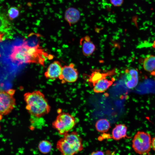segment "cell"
I'll use <instances>...</instances> for the list:
<instances>
[{
  "label": "cell",
  "mask_w": 155,
  "mask_h": 155,
  "mask_svg": "<svg viewBox=\"0 0 155 155\" xmlns=\"http://www.w3.org/2000/svg\"><path fill=\"white\" fill-rule=\"evenodd\" d=\"M78 76V71L75 68L74 64L71 63L68 65H65L63 67L61 74L58 78L61 81V83L63 84L75 82Z\"/></svg>",
  "instance_id": "cell-7"
},
{
  "label": "cell",
  "mask_w": 155,
  "mask_h": 155,
  "mask_svg": "<svg viewBox=\"0 0 155 155\" xmlns=\"http://www.w3.org/2000/svg\"><path fill=\"white\" fill-rule=\"evenodd\" d=\"M151 74L153 76H155V70L154 72L151 73Z\"/></svg>",
  "instance_id": "cell-25"
},
{
  "label": "cell",
  "mask_w": 155,
  "mask_h": 155,
  "mask_svg": "<svg viewBox=\"0 0 155 155\" xmlns=\"http://www.w3.org/2000/svg\"><path fill=\"white\" fill-rule=\"evenodd\" d=\"M96 130L100 133L107 132L110 128V124L109 121L106 119H101L98 120L95 125Z\"/></svg>",
  "instance_id": "cell-17"
},
{
  "label": "cell",
  "mask_w": 155,
  "mask_h": 155,
  "mask_svg": "<svg viewBox=\"0 0 155 155\" xmlns=\"http://www.w3.org/2000/svg\"><path fill=\"white\" fill-rule=\"evenodd\" d=\"M113 81L104 78L98 82L93 86V90L96 93H101L106 91L113 84Z\"/></svg>",
  "instance_id": "cell-14"
},
{
  "label": "cell",
  "mask_w": 155,
  "mask_h": 155,
  "mask_svg": "<svg viewBox=\"0 0 155 155\" xmlns=\"http://www.w3.org/2000/svg\"><path fill=\"white\" fill-rule=\"evenodd\" d=\"M91 155H105L104 152L101 150H97L92 152Z\"/></svg>",
  "instance_id": "cell-22"
},
{
  "label": "cell",
  "mask_w": 155,
  "mask_h": 155,
  "mask_svg": "<svg viewBox=\"0 0 155 155\" xmlns=\"http://www.w3.org/2000/svg\"><path fill=\"white\" fill-rule=\"evenodd\" d=\"M0 130H1V127H0Z\"/></svg>",
  "instance_id": "cell-28"
},
{
  "label": "cell",
  "mask_w": 155,
  "mask_h": 155,
  "mask_svg": "<svg viewBox=\"0 0 155 155\" xmlns=\"http://www.w3.org/2000/svg\"><path fill=\"white\" fill-rule=\"evenodd\" d=\"M115 152L113 151V152L112 153L111 155H115Z\"/></svg>",
  "instance_id": "cell-26"
},
{
  "label": "cell",
  "mask_w": 155,
  "mask_h": 155,
  "mask_svg": "<svg viewBox=\"0 0 155 155\" xmlns=\"http://www.w3.org/2000/svg\"><path fill=\"white\" fill-rule=\"evenodd\" d=\"M62 67L59 61H54L49 66L44 73L45 77L51 80L58 78L61 74Z\"/></svg>",
  "instance_id": "cell-8"
},
{
  "label": "cell",
  "mask_w": 155,
  "mask_h": 155,
  "mask_svg": "<svg viewBox=\"0 0 155 155\" xmlns=\"http://www.w3.org/2000/svg\"><path fill=\"white\" fill-rule=\"evenodd\" d=\"M148 155H150V154H148Z\"/></svg>",
  "instance_id": "cell-27"
},
{
  "label": "cell",
  "mask_w": 155,
  "mask_h": 155,
  "mask_svg": "<svg viewBox=\"0 0 155 155\" xmlns=\"http://www.w3.org/2000/svg\"><path fill=\"white\" fill-rule=\"evenodd\" d=\"M40 35L38 33L29 34L24 40L23 43L30 47L40 46Z\"/></svg>",
  "instance_id": "cell-15"
},
{
  "label": "cell",
  "mask_w": 155,
  "mask_h": 155,
  "mask_svg": "<svg viewBox=\"0 0 155 155\" xmlns=\"http://www.w3.org/2000/svg\"><path fill=\"white\" fill-rule=\"evenodd\" d=\"M152 139L150 134L138 131L132 140V147L137 154L141 155L148 154L152 148Z\"/></svg>",
  "instance_id": "cell-4"
},
{
  "label": "cell",
  "mask_w": 155,
  "mask_h": 155,
  "mask_svg": "<svg viewBox=\"0 0 155 155\" xmlns=\"http://www.w3.org/2000/svg\"><path fill=\"white\" fill-rule=\"evenodd\" d=\"M125 84L129 89L133 88L137 85L138 82V73L135 69H127L125 70Z\"/></svg>",
  "instance_id": "cell-10"
},
{
  "label": "cell",
  "mask_w": 155,
  "mask_h": 155,
  "mask_svg": "<svg viewBox=\"0 0 155 155\" xmlns=\"http://www.w3.org/2000/svg\"><path fill=\"white\" fill-rule=\"evenodd\" d=\"M19 11L16 7H11L8 11V15L9 18L11 20H14L18 17L19 15Z\"/></svg>",
  "instance_id": "cell-20"
},
{
  "label": "cell",
  "mask_w": 155,
  "mask_h": 155,
  "mask_svg": "<svg viewBox=\"0 0 155 155\" xmlns=\"http://www.w3.org/2000/svg\"><path fill=\"white\" fill-rule=\"evenodd\" d=\"M111 4L115 7L121 6L123 3V0H110Z\"/></svg>",
  "instance_id": "cell-21"
},
{
  "label": "cell",
  "mask_w": 155,
  "mask_h": 155,
  "mask_svg": "<svg viewBox=\"0 0 155 155\" xmlns=\"http://www.w3.org/2000/svg\"><path fill=\"white\" fill-rule=\"evenodd\" d=\"M115 70L113 69L107 72H102L100 70H95L92 72L90 75H88L87 81L88 83L93 87L99 81L106 78L108 76L115 74Z\"/></svg>",
  "instance_id": "cell-9"
},
{
  "label": "cell",
  "mask_w": 155,
  "mask_h": 155,
  "mask_svg": "<svg viewBox=\"0 0 155 155\" xmlns=\"http://www.w3.org/2000/svg\"><path fill=\"white\" fill-rule=\"evenodd\" d=\"M152 148L155 152V136L152 139Z\"/></svg>",
  "instance_id": "cell-23"
},
{
  "label": "cell",
  "mask_w": 155,
  "mask_h": 155,
  "mask_svg": "<svg viewBox=\"0 0 155 155\" xmlns=\"http://www.w3.org/2000/svg\"><path fill=\"white\" fill-rule=\"evenodd\" d=\"M14 90H0V120L2 117L9 114L16 105V100L14 97Z\"/></svg>",
  "instance_id": "cell-6"
},
{
  "label": "cell",
  "mask_w": 155,
  "mask_h": 155,
  "mask_svg": "<svg viewBox=\"0 0 155 155\" xmlns=\"http://www.w3.org/2000/svg\"><path fill=\"white\" fill-rule=\"evenodd\" d=\"M56 148L62 155H74L84 148L82 139L75 131L64 135L57 142Z\"/></svg>",
  "instance_id": "cell-3"
},
{
  "label": "cell",
  "mask_w": 155,
  "mask_h": 155,
  "mask_svg": "<svg viewBox=\"0 0 155 155\" xmlns=\"http://www.w3.org/2000/svg\"><path fill=\"white\" fill-rule=\"evenodd\" d=\"M52 145L49 141L46 140H43L41 141L39 143L38 149L41 153L43 154H47L49 153L51 150Z\"/></svg>",
  "instance_id": "cell-18"
},
{
  "label": "cell",
  "mask_w": 155,
  "mask_h": 155,
  "mask_svg": "<svg viewBox=\"0 0 155 155\" xmlns=\"http://www.w3.org/2000/svg\"><path fill=\"white\" fill-rule=\"evenodd\" d=\"M26 109L32 116L40 118L48 114L51 107L44 94L39 90L28 92L24 95Z\"/></svg>",
  "instance_id": "cell-2"
},
{
  "label": "cell",
  "mask_w": 155,
  "mask_h": 155,
  "mask_svg": "<svg viewBox=\"0 0 155 155\" xmlns=\"http://www.w3.org/2000/svg\"><path fill=\"white\" fill-rule=\"evenodd\" d=\"M143 67L146 71L151 73L155 70V56L150 55L147 56L143 62Z\"/></svg>",
  "instance_id": "cell-16"
},
{
  "label": "cell",
  "mask_w": 155,
  "mask_h": 155,
  "mask_svg": "<svg viewBox=\"0 0 155 155\" xmlns=\"http://www.w3.org/2000/svg\"><path fill=\"white\" fill-rule=\"evenodd\" d=\"M80 44L82 46L83 53L86 56L92 55L95 50V46L91 40L90 38L88 36L82 38Z\"/></svg>",
  "instance_id": "cell-11"
},
{
  "label": "cell",
  "mask_w": 155,
  "mask_h": 155,
  "mask_svg": "<svg viewBox=\"0 0 155 155\" xmlns=\"http://www.w3.org/2000/svg\"><path fill=\"white\" fill-rule=\"evenodd\" d=\"M47 55V53L40 46L30 47L23 43L13 47L9 57L12 62L18 65L35 63L44 66Z\"/></svg>",
  "instance_id": "cell-1"
},
{
  "label": "cell",
  "mask_w": 155,
  "mask_h": 155,
  "mask_svg": "<svg viewBox=\"0 0 155 155\" xmlns=\"http://www.w3.org/2000/svg\"><path fill=\"white\" fill-rule=\"evenodd\" d=\"M127 127L124 124L117 125L112 130L111 137L115 140L130 138L127 135Z\"/></svg>",
  "instance_id": "cell-13"
},
{
  "label": "cell",
  "mask_w": 155,
  "mask_h": 155,
  "mask_svg": "<svg viewBox=\"0 0 155 155\" xmlns=\"http://www.w3.org/2000/svg\"><path fill=\"white\" fill-rule=\"evenodd\" d=\"M76 123L74 117L68 113L61 112L58 113L52 123V127L61 135L68 133L75 126Z\"/></svg>",
  "instance_id": "cell-5"
},
{
  "label": "cell",
  "mask_w": 155,
  "mask_h": 155,
  "mask_svg": "<svg viewBox=\"0 0 155 155\" xmlns=\"http://www.w3.org/2000/svg\"><path fill=\"white\" fill-rule=\"evenodd\" d=\"M152 47L155 49V40L153 41L152 43Z\"/></svg>",
  "instance_id": "cell-24"
},
{
  "label": "cell",
  "mask_w": 155,
  "mask_h": 155,
  "mask_svg": "<svg viewBox=\"0 0 155 155\" xmlns=\"http://www.w3.org/2000/svg\"><path fill=\"white\" fill-rule=\"evenodd\" d=\"M10 24L6 17L3 14L0 13V32L7 30Z\"/></svg>",
  "instance_id": "cell-19"
},
{
  "label": "cell",
  "mask_w": 155,
  "mask_h": 155,
  "mask_svg": "<svg viewBox=\"0 0 155 155\" xmlns=\"http://www.w3.org/2000/svg\"><path fill=\"white\" fill-rule=\"evenodd\" d=\"M64 16L66 21L71 26L79 21L80 18V13L76 8L70 7L66 10Z\"/></svg>",
  "instance_id": "cell-12"
}]
</instances>
